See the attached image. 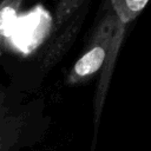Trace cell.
<instances>
[{
    "label": "cell",
    "instance_id": "3957f363",
    "mask_svg": "<svg viewBox=\"0 0 151 151\" xmlns=\"http://www.w3.org/2000/svg\"><path fill=\"white\" fill-rule=\"evenodd\" d=\"M111 6H112V8L116 13L117 19H116V26H114V31H113V35H112V40H111V45H110V50H109V54H107V58H106L105 64L103 66V71H101V74H100L99 81H98V86H97V91H96V96H94V117H93L94 134H93V140H92L90 151H96L98 127H99V124H100L101 112H103V107H104V103H105L110 79H111V76H112V72H113V68H114V64H116V60H117V55L119 53L120 46H122L124 37L126 34L129 24L132 20L136 19L127 12L123 0H111Z\"/></svg>",
    "mask_w": 151,
    "mask_h": 151
},
{
    "label": "cell",
    "instance_id": "5b68a950",
    "mask_svg": "<svg viewBox=\"0 0 151 151\" xmlns=\"http://www.w3.org/2000/svg\"><path fill=\"white\" fill-rule=\"evenodd\" d=\"M123 1H124V5L127 12L133 18H137L150 0H123Z\"/></svg>",
    "mask_w": 151,
    "mask_h": 151
},
{
    "label": "cell",
    "instance_id": "6da1fadb",
    "mask_svg": "<svg viewBox=\"0 0 151 151\" xmlns=\"http://www.w3.org/2000/svg\"><path fill=\"white\" fill-rule=\"evenodd\" d=\"M41 120L29 111H13L0 104V151H28L44 136Z\"/></svg>",
    "mask_w": 151,
    "mask_h": 151
},
{
    "label": "cell",
    "instance_id": "7a4b0ae2",
    "mask_svg": "<svg viewBox=\"0 0 151 151\" xmlns=\"http://www.w3.org/2000/svg\"><path fill=\"white\" fill-rule=\"evenodd\" d=\"M116 13L111 7V9L98 24L90 40L87 50L73 65L66 80L68 85H77L83 83L84 80L96 74L100 68H103L109 54L116 26Z\"/></svg>",
    "mask_w": 151,
    "mask_h": 151
},
{
    "label": "cell",
    "instance_id": "277c9868",
    "mask_svg": "<svg viewBox=\"0 0 151 151\" xmlns=\"http://www.w3.org/2000/svg\"><path fill=\"white\" fill-rule=\"evenodd\" d=\"M86 0H59L55 7V15H54V24H53V33H59L63 25L68 21L70 17L78 11V8L85 2Z\"/></svg>",
    "mask_w": 151,
    "mask_h": 151
}]
</instances>
